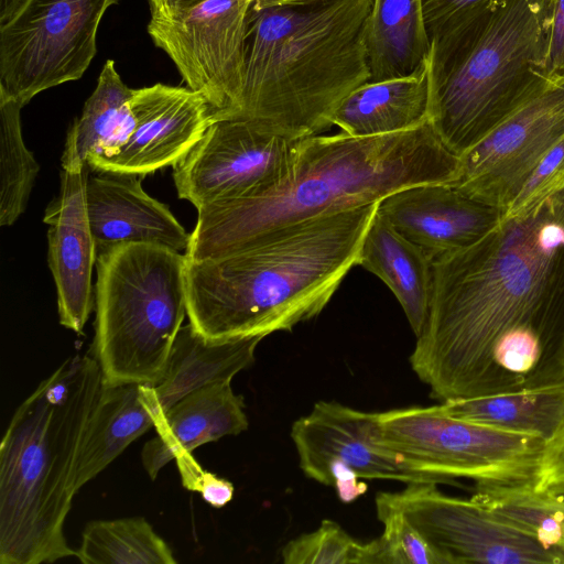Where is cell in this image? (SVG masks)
Returning a JSON list of instances; mask_svg holds the SVG:
<instances>
[{"mask_svg":"<svg viewBox=\"0 0 564 564\" xmlns=\"http://www.w3.org/2000/svg\"><path fill=\"white\" fill-rule=\"evenodd\" d=\"M564 367V186L433 262L410 365L441 402L501 392L496 365Z\"/></svg>","mask_w":564,"mask_h":564,"instance_id":"obj_1","label":"cell"},{"mask_svg":"<svg viewBox=\"0 0 564 564\" xmlns=\"http://www.w3.org/2000/svg\"><path fill=\"white\" fill-rule=\"evenodd\" d=\"M458 167L459 156L443 143L431 121L377 137L340 132L302 138L295 143L291 171L276 188L197 209L185 256L202 260L235 253L285 227L378 203L409 186L449 184Z\"/></svg>","mask_w":564,"mask_h":564,"instance_id":"obj_2","label":"cell"},{"mask_svg":"<svg viewBox=\"0 0 564 564\" xmlns=\"http://www.w3.org/2000/svg\"><path fill=\"white\" fill-rule=\"evenodd\" d=\"M377 204L321 215L219 258H186L187 316L205 339L265 337L317 316L357 264Z\"/></svg>","mask_w":564,"mask_h":564,"instance_id":"obj_3","label":"cell"},{"mask_svg":"<svg viewBox=\"0 0 564 564\" xmlns=\"http://www.w3.org/2000/svg\"><path fill=\"white\" fill-rule=\"evenodd\" d=\"M102 388L96 357L75 355L15 410L0 445V563L76 556L64 534L88 421Z\"/></svg>","mask_w":564,"mask_h":564,"instance_id":"obj_4","label":"cell"},{"mask_svg":"<svg viewBox=\"0 0 564 564\" xmlns=\"http://www.w3.org/2000/svg\"><path fill=\"white\" fill-rule=\"evenodd\" d=\"M373 0H318L248 17L239 110L291 140L319 134L338 104L369 82L366 29Z\"/></svg>","mask_w":564,"mask_h":564,"instance_id":"obj_5","label":"cell"},{"mask_svg":"<svg viewBox=\"0 0 564 564\" xmlns=\"http://www.w3.org/2000/svg\"><path fill=\"white\" fill-rule=\"evenodd\" d=\"M551 0H491L430 36L431 122L457 156L553 77Z\"/></svg>","mask_w":564,"mask_h":564,"instance_id":"obj_6","label":"cell"},{"mask_svg":"<svg viewBox=\"0 0 564 564\" xmlns=\"http://www.w3.org/2000/svg\"><path fill=\"white\" fill-rule=\"evenodd\" d=\"M95 357L104 386L156 383L187 315L186 256L155 243L97 254Z\"/></svg>","mask_w":564,"mask_h":564,"instance_id":"obj_7","label":"cell"},{"mask_svg":"<svg viewBox=\"0 0 564 564\" xmlns=\"http://www.w3.org/2000/svg\"><path fill=\"white\" fill-rule=\"evenodd\" d=\"M383 443L417 471L475 487L534 485L545 440L451 416L438 404L378 412Z\"/></svg>","mask_w":564,"mask_h":564,"instance_id":"obj_8","label":"cell"},{"mask_svg":"<svg viewBox=\"0 0 564 564\" xmlns=\"http://www.w3.org/2000/svg\"><path fill=\"white\" fill-rule=\"evenodd\" d=\"M118 0H26L0 25V93L22 107L79 79L97 53V31Z\"/></svg>","mask_w":564,"mask_h":564,"instance_id":"obj_9","label":"cell"},{"mask_svg":"<svg viewBox=\"0 0 564 564\" xmlns=\"http://www.w3.org/2000/svg\"><path fill=\"white\" fill-rule=\"evenodd\" d=\"M291 438L303 474L334 487L344 503L355 501L368 490L360 478L454 484L415 470L389 448L383 443L378 412L318 401L292 424Z\"/></svg>","mask_w":564,"mask_h":564,"instance_id":"obj_10","label":"cell"},{"mask_svg":"<svg viewBox=\"0 0 564 564\" xmlns=\"http://www.w3.org/2000/svg\"><path fill=\"white\" fill-rule=\"evenodd\" d=\"M251 6L252 0H206L174 19L151 17L148 24L155 46L208 102L212 122L239 110Z\"/></svg>","mask_w":564,"mask_h":564,"instance_id":"obj_11","label":"cell"},{"mask_svg":"<svg viewBox=\"0 0 564 564\" xmlns=\"http://www.w3.org/2000/svg\"><path fill=\"white\" fill-rule=\"evenodd\" d=\"M296 141L251 120L214 121L173 165L177 194L198 209L270 193L290 173Z\"/></svg>","mask_w":564,"mask_h":564,"instance_id":"obj_12","label":"cell"},{"mask_svg":"<svg viewBox=\"0 0 564 564\" xmlns=\"http://www.w3.org/2000/svg\"><path fill=\"white\" fill-rule=\"evenodd\" d=\"M436 482H411L383 492L443 557L445 564H564L534 538L469 499L443 494Z\"/></svg>","mask_w":564,"mask_h":564,"instance_id":"obj_13","label":"cell"},{"mask_svg":"<svg viewBox=\"0 0 564 564\" xmlns=\"http://www.w3.org/2000/svg\"><path fill=\"white\" fill-rule=\"evenodd\" d=\"M564 138V78L553 77L459 156L449 185L507 212L543 156Z\"/></svg>","mask_w":564,"mask_h":564,"instance_id":"obj_14","label":"cell"},{"mask_svg":"<svg viewBox=\"0 0 564 564\" xmlns=\"http://www.w3.org/2000/svg\"><path fill=\"white\" fill-rule=\"evenodd\" d=\"M130 124L105 155L87 161L91 170L147 175L182 160L212 123L206 99L191 88L155 84L133 89Z\"/></svg>","mask_w":564,"mask_h":564,"instance_id":"obj_15","label":"cell"},{"mask_svg":"<svg viewBox=\"0 0 564 564\" xmlns=\"http://www.w3.org/2000/svg\"><path fill=\"white\" fill-rule=\"evenodd\" d=\"M59 193L45 209L48 267L57 293L59 323L82 333L93 310L91 273L97 248L86 208L87 165L66 138Z\"/></svg>","mask_w":564,"mask_h":564,"instance_id":"obj_16","label":"cell"},{"mask_svg":"<svg viewBox=\"0 0 564 564\" xmlns=\"http://www.w3.org/2000/svg\"><path fill=\"white\" fill-rule=\"evenodd\" d=\"M377 212L434 262L488 235L506 212L447 183L399 189L377 204Z\"/></svg>","mask_w":564,"mask_h":564,"instance_id":"obj_17","label":"cell"},{"mask_svg":"<svg viewBox=\"0 0 564 564\" xmlns=\"http://www.w3.org/2000/svg\"><path fill=\"white\" fill-rule=\"evenodd\" d=\"M86 178V208L97 254L118 245L155 243L187 250L191 234L169 207L142 188L144 175L93 170Z\"/></svg>","mask_w":564,"mask_h":564,"instance_id":"obj_18","label":"cell"},{"mask_svg":"<svg viewBox=\"0 0 564 564\" xmlns=\"http://www.w3.org/2000/svg\"><path fill=\"white\" fill-rule=\"evenodd\" d=\"M260 336L208 340L191 324L175 338L163 376L154 383H138L134 408L151 429L181 399L204 386L232 380L254 361Z\"/></svg>","mask_w":564,"mask_h":564,"instance_id":"obj_19","label":"cell"},{"mask_svg":"<svg viewBox=\"0 0 564 564\" xmlns=\"http://www.w3.org/2000/svg\"><path fill=\"white\" fill-rule=\"evenodd\" d=\"M241 395L231 380L217 381L192 391L174 404L154 426L156 435L147 442L141 462L151 479L182 453L228 435H238L249 426Z\"/></svg>","mask_w":564,"mask_h":564,"instance_id":"obj_20","label":"cell"},{"mask_svg":"<svg viewBox=\"0 0 564 564\" xmlns=\"http://www.w3.org/2000/svg\"><path fill=\"white\" fill-rule=\"evenodd\" d=\"M429 121V58L409 76L362 84L350 91L332 115L333 126L359 138L408 131Z\"/></svg>","mask_w":564,"mask_h":564,"instance_id":"obj_21","label":"cell"},{"mask_svg":"<svg viewBox=\"0 0 564 564\" xmlns=\"http://www.w3.org/2000/svg\"><path fill=\"white\" fill-rule=\"evenodd\" d=\"M357 264L387 284L417 337L429 316L433 261L376 210L362 240Z\"/></svg>","mask_w":564,"mask_h":564,"instance_id":"obj_22","label":"cell"},{"mask_svg":"<svg viewBox=\"0 0 564 564\" xmlns=\"http://www.w3.org/2000/svg\"><path fill=\"white\" fill-rule=\"evenodd\" d=\"M446 414L547 442L564 421V380L438 404Z\"/></svg>","mask_w":564,"mask_h":564,"instance_id":"obj_23","label":"cell"},{"mask_svg":"<svg viewBox=\"0 0 564 564\" xmlns=\"http://www.w3.org/2000/svg\"><path fill=\"white\" fill-rule=\"evenodd\" d=\"M365 42L369 82L415 73L431 50L422 0H373Z\"/></svg>","mask_w":564,"mask_h":564,"instance_id":"obj_24","label":"cell"},{"mask_svg":"<svg viewBox=\"0 0 564 564\" xmlns=\"http://www.w3.org/2000/svg\"><path fill=\"white\" fill-rule=\"evenodd\" d=\"M132 94L133 89L117 73L115 62L108 59L82 116L73 122L66 135L86 165L88 160L107 154L122 139L131 120L129 102Z\"/></svg>","mask_w":564,"mask_h":564,"instance_id":"obj_25","label":"cell"},{"mask_svg":"<svg viewBox=\"0 0 564 564\" xmlns=\"http://www.w3.org/2000/svg\"><path fill=\"white\" fill-rule=\"evenodd\" d=\"M76 557L84 564H175L166 542L142 517L89 522Z\"/></svg>","mask_w":564,"mask_h":564,"instance_id":"obj_26","label":"cell"},{"mask_svg":"<svg viewBox=\"0 0 564 564\" xmlns=\"http://www.w3.org/2000/svg\"><path fill=\"white\" fill-rule=\"evenodd\" d=\"M22 106L0 93V225L11 226L24 213L40 171L22 138Z\"/></svg>","mask_w":564,"mask_h":564,"instance_id":"obj_27","label":"cell"},{"mask_svg":"<svg viewBox=\"0 0 564 564\" xmlns=\"http://www.w3.org/2000/svg\"><path fill=\"white\" fill-rule=\"evenodd\" d=\"M382 534L367 542V564H445L406 517L379 492L375 499Z\"/></svg>","mask_w":564,"mask_h":564,"instance_id":"obj_28","label":"cell"},{"mask_svg":"<svg viewBox=\"0 0 564 564\" xmlns=\"http://www.w3.org/2000/svg\"><path fill=\"white\" fill-rule=\"evenodd\" d=\"M366 543L325 519L316 530L289 541L281 557L284 564H366Z\"/></svg>","mask_w":564,"mask_h":564,"instance_id":"obj_29","label":"cell"},{"mask_svg":"<svg viewBox=\"0 0 564 564\" xmlns=\"http://www.w3.org/2000/svg\"><path fill=\"white\" fill-rule=\"evenodd\" d=\"M564 186V138L539 162L505 215L517 214Z\"/></svg>","mask_w":564,"mask_h":564,"instance_id":"obj_30","label":"cell"},{"mask_svg":"<svg viewBox=\"0 0 564 564\" xmlns=\"http://www.w3.org/2000/svg\"><path fill=\"white\" fill-rule=\"evenodd\" d=\"M183 487L198 492L204 501L220 509L231 501L234 485L210 471L205 470L195 459L193 453H182L174 459Z\"/></svg>","mask_w":564,"mask_h":564,"instance_id":"obj_31","label":"cell"},{"mask_svg":"<svg viewBox=\"0 0 564 564\" xmlns=\"http://www.w3.org/2000/svg\"><path fill=\"white\" fill-rule=\"evenodd\" d=\"M534 488L552 494L564 492V421L545 443Z\"/></svg>","mask_w":564,"mask_h":564,"instance_id":"obj_32","label":"cell"},{"mask_svg":"<svg viewBox=\"0 0 564 564\" xmlns=\"http://www.w3.org/2000/svg\"><path fill=\"white\" fill-rule=\"evenodd\" d=\"M491 0H422L429 36Z\"/></svg>","mask_w":564,"mask_h":564,"instance_id":"obj_33","label":"cell"},{"mask_svg":"<svg viewBox=\"0 0 564 564\" xmlns=\"http://www.w3.org/2000/svg\"><path fill=\"white\" fill-rule=\"evenodd\" d=\"M546 64L551 77L564 78V0H551Z\"/></svg>","mask_w":564,"mask_h":564,"instance_id":"obj_34","label":"cell"},{"mask_svg":"<svg viewBox=\"0 0 564 564\" xmlns=\"http://www.w3.org/2000/svg\"><path fill=\"white\" fill-rule=\"evenodd\" d=\"M206 0H148L151 17L174 19Z\"/></svg>","mask_w":564,"mask_h":564,"instance_id":"obj_35","label":"cell"},{"mask_svg":"<svg viewBox=\"0 0 564 564\" xmlns=\"http://www.w3.org/2000/svg\"><path fill=\"white\" fill-rule=\"evenodd\" d=\"M26 0H0V25L9 22Z\"/></svg>","mask_w":564,"mask_h":564,"instance_id":"obj_36","label":"cell"},{"mask_svg":"<svg viewBox=\"0 0 564 564\" xmlns=\"http://www.w3.org/2000/svg\"><path fill=\"white\" fill-rule=\"evenodd\" d=\"M318 0H252V7L257 9L281 7V6H300Z\"/></svg>","mask_w":564,"mask_h":564,"instance_id":"obj_37","label":"cell"},{"mask_svg":"<svg viewBox=\"0 0 564 564\" xmlns=\"http://www.w3.org/2000/svg\"><path fill=\"white\" fill-rule=\"evenodd\" d=\"M560 495L564 497V492H562V494H560Z\"/></svg>","mask_w":564,"mask_h":564,"instance_id":"obj_38","label":"cell"}]
</instances>
